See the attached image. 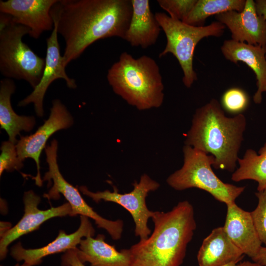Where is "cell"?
Here are the masks:
<instances>
[{
    "mask_svg": "<svg viewBox=\"0 0 266 266\" xmlns=\"http://www.w3.org/2000/svg\"><path fill=\"white\" fill-rule=\"evenodd\" d=\"M132 13L131 0H58L51 14L65 43L64 66L98 40L124 39Z\"/></svg>",
    "mask_w": 266,
    "mask_h": 266,
    "instance_id": "obj_1",
    "label": "cell"
},
{
    "mask_svg": "<svg viewBox=\"0 0 266 266\" xmlns=\"http://www.w3.org/2000/svg\"><path fill=\"white\" fill-rule=\"evenodd\" d=\"M151 219L152 234L129 249L132 266H180L197 227L192 205L183 200L169 211H154Z\"/></svg>",
    "mask_w": 266,
    "mask_h": 266,
    "instance_id": "obj_2",
    "label": "cell"
},
{
    "mask_svg": "<svg viewBox=\"0 0 266 266\" xmlns=\"http://www.w3.org/2000/svg\"><path fill=\"white\" fill-rule=\"evenodd\" d=\"M246 120L243 114L227 117L214 99L196 109L185 145L211 154L213 167L234 172L243 140Z\"/></svg>",
    "mask_w": 266,
    "mask_h": 266,
    "instance_id": "obj_3",
    "label": "cell"
},
{
    "mask_svg": "<svg viewBox=\"0 0 266 266\" xmlns=\"http://www.w3.org/2000/svg\"><path fill=\"white\" fill-rule=\"evenodd\" d=\"M107 79L114 92L140 110L159 107L164 93L160 68L154 59H137L127 52L108 70Z\"/></svg>",
    "mask_w": 266,
    "mask_h": 266,
    "instance_id": "obj_4",
    "label": "cell"
},
{
    "mask_svg": "<svg viewBox=\"0 0 266 266\" xmlns=\"http://www.w3.org/2000/svg\"><path fill=\"white\" fill-rule=\"evenodd\" d=\"M29 33L28 27L0 13V72L7 78L24 80L34 89L41 80L45 61L23 41V36Z\"/></svg>",
    "mask_w": 266,
    "mask_h": 266,
    "instance_id": "obj_5",
    "label": "cell"
},
{
    "mask_svg": "<svg viewBox=\"0 0 266 266\" xmlns=\"http://www.w3.org/2000/svg\"><path fill=\"white\" fill-rule=\"evenodd\" d=\"M183 151V165L168 177V185L178 191L191 188L203 190L226 205L235 202L245 187L224 183L220 179L211 167L215 161L213 156L188 145L184 146Z\"/></svg>",
    "mask_w": 266,
    "mask_h": 266,
    "instance_id": "obj_6",
    "label": "cell"
},
{
    "mask_svg": "<svg viewBox=\"0 0 266 266\" xmlns=\"http://www.w3.org/2000/svg\"><path fill=\"white\" fill-rule=\"evenodd\" d=\"M155 15L166 38V47L159 54V58L172 54L182 69L184 85L190 88L197 80V74L193 68L196 46L204 37L222 36L226 26L218 21L207 26H194L173 19L163 12H157Z\"/></svg>",
    "mask_w": 266,
    "mask_h": 266,
    "instance_id": "obj_7",
    "label": "cell"
},
{
    "mask_svg": "<svg viewBox=\"0 0 266 266\" xmlns=\"http://www.w3.org/2000/svg\"><path fill=\"white\" fill-rule=\"evenodd\" d=\"M57 150L58 142L55 139L45 148L49 169L45 173L43 181H48L50 185L52 180L53 186L43 197L49 200H58L60 194H62L71 206L70 216L80 215L90 218L95 221L98 228L105 230L113 240L119 239L123 233V222L121 220L112 221L104 218L86 203L78 189L68 183L60 172L57 163Z\"/></svg>",
    "mask_w": 266,
    "mask_h": 266,
    "instance_id": "obj_8",
    "label": "cell"
},
{
    "mask_svg": "<svg viewBox=\"0 0 266 266\" xmlns=\"http://www.w3.org/2000/svg\"><path fill=\"white\" fill-rule=\"evenodd\" d=\"M133 186L132 191L125 194L119 193L115 187L112 192L107 190L93 192L85 186H81L79 189L83 194L96 202L102 200L113 202L126 209L130 213L134 222L135 236L139 237L140 240H143L151 234L148 222L154 212L147 207L146 198L149 192L158 189L160 184L147 174H143L139 182H134Z\"/></svg>",
    "mask_w": 266,
    "mask_h": 266,
    "instance_id": "obj_9",
    "label": "cell"
},
{
    "mask_svg": "<svg viewBox=\"0 0 266 266\" xmlns=\"http://www.w3.org/2000/svg\"><path fill=\"white\" fill-rule=\"evenodd\" d=\"M73 123V119L65 105L58 99L52 101L49 118L33 134L21 136L16 144L19 158L33 159L37 167V174L33 178L35 184L41 186L43 180L40 173L39 157L49 137L59 130L66 129Z\"/></svg>",
    "mask_w": 266,
    "mask_h": 266,
    "instance_id": "obj_10",
    "label": "cell"
},
{
    "mask_svg": "<svg viewBox=\"0 0 266 266\" xmlns=\"http://www.w3.org/2000/svg\"><path fill=\"white\" fill-rule=\"evenodd\" d=\"M24 214L21 220L13 227L0 235V258L3 260L8 252V246L20 236L34 231L48 220L56 217L69 215L71 208L69 203L47 210H40L38 205L40 198L33 191L25 192L23 197Z\"/></svg>",
    "mask_w": 266,
    "mask_h": 266,
    "instance_id": "obj_11",
    "label": "cell"
},
{
    "mask_svg": "<svg viewBox=\"0 0 266 266\" xmlns=\"http://www.w3.org/2000/svg\"><path fill=\"white\" fill-rule=\"evenodd\" d=\"M58 33L56 24L54 22L51 34L46 39L45 63L41 80L33 91L19 101L18 104L19 106H24L33 103L37 116L40 117H42L44 114L43 102L45 94L53 81L58 79H63L68 88L75 89L77 87L75 80L67 75L66 67L63 65Z\"/></svg>",
    "mask_w": 266,
    "mask_h": 266,
    "instance_id": "obj_12",
    "label": "cell"
},
{
    "mask_svg": "<svg viewBox=\"0 0 266 266\" xmlns=\"http://www.w3.org/2000/svg\"><path fill=\"white\" fill-rule=\"evenodd\" d=\"M58 0H0V13L10 15L16 24L30 29L29 35L38 39L45 31L53 30L51 10Z\"/></svg>",
    "mask_w": 266,
    "mask_h": 266,
    "instance_id": "obj_13",
    "label": "cell"
},
{
    "mask_svg": "<svg viewBox=\"0 0 266 266\" xmlns=\"http://www.w3.org/2000/svg\"><path fill=\"white\" fill-rule=\"evenodd\" d=\"M215 19L228 28L232 40L266 48V20L257 12L253 0H246L241 12H223Z\"/></svg>",
    "mask_w": 266,
    "mask_h": 266,
    "instance_id": "obj_14",
    "label": "cell"
},
{
    "mask_svg": "<svg viewBox=\"0 0 266 266\" xmlns=\"http://www.w3.org/2000/svg\"><path fill=\"white\" fill-rule=\"evenodd\" d=\"M95 230L89 218L80 216V224L73 233L67 234L60 231L57 237L45 246L36 249H25L18 242L11 249V255L17 261L24 262L31 266L40 264L42 259L48 255L75 249L82 239L95 234Z\"/></svg>",
    "mask_w": 266,
    "mask_h": 266,
    "instance_id": "obj_15",
    "label": "cell"
},
{
    "mask_svg": "<svg viewBox=\"0 0 266 266\" xmlns=\"http://www.w3.org/2000/svg\"><path fill=\"white\" fill-rule=\"evenodd\" d=\"M224 229L233 244L251 259L262 246L250 212L243 210L235 202L227 205Z\"/></svg>",
    "mask_w": 266,
    "mask_h": 266,
    "instance_id": "obj_16",
    "label": "cell"
},
{
    "mask_svg": "<svg viewBox=\"0 0 266 266\" xmlns=\"http://www.w3.org/2000/svg\"><path fill=\"white\" fill-rule=\"evenodd\" d=\"M221 50L227 60L235 64L242 62L253 71L258 88L253 101L261 103L262 94L266 92V48L229 39L224 41Z\"/></svg>",
    "mask_w": 266,
    "mask_h": 266,
    "instance_id": "obj_17",
    "label": "cell"
},
{
    "mask_svg": "<svg viewBox=\"0 0 266 266\" xmlns=\"http://www.w3.org/2000/svg\"><path fill=\"white\" fill-rule=\"evenodd\" d=\"M133 13L124 40L132 46L143 49L157 42L162 30L148 0H131Z\"/></svg>",
    "mask_w": 266,
    "mask_h": 266,
    "instance_id": "obj_18",
    "label": "cell"
},
{
    "mask_svg": "<svg viewBox=\"0 0 266 266\" xmlns=\"http://www.w3.org/2000/svg\"><path fill=\"white\" fill-rule=\"evenodd\" d=\"M244 255L227 234L223 227L214 229L204 239L197 255L199 266H225L237 263Z\"/></svg>",
    "mask_w": 266,
    "mask_h": 266,
    "instance_id": "obj_19",
    "label": "cell"
},
{
    "mask_svg": "<svg viewBox=\"0 0 266 266\" xmlns=\"http://www.w3.org/2000/svg\"><path fill=\"white\" fill-rule=\"evenodd\" d=\"M103 234L96 238L88 236L82 239L76 251L79 260L88 262L91 266H132L129 249L117 251L114 246L104 241Z\"/></svg>",
    "mask_w": 266,
    "mask_h": 266,
    "instance_id": "obj_20",
    "label": "cell"
},
{
    "mask_svg": "<svg viewBox=\"0 0 266 266\" xmlns=\"http://www.w3.org/2000/svg\"><path fill=\"white\" fill-rule=\"evenodd\" d=\"M16 86L11 79L5 78L0 81V125L9 136V141L16 144V137L21 131L30 132L35 124L33 116H20L13 109L11 96L14 93Z\"/></svg>",
    "mask_w": 266,
    "mask_h": 266,
    "instance_id": "obj_21",
    "label": "cell"
},
{
    "mask_svg": "<svg viewBox=\"0 0 266 266\" xmlns=\"http://www.w3.org/2000/svg\"><path fill=\"white\" fill-rule=\"evenodd\" d=\"M237 162L239 166L232 174L233 181L253 180L258 183V191L266 189V142L258 154L248 149L242 158H238Z\"/></svg>",
    "mask_w": 266,
    "mask_h": 266,
    "instance_id": "obj_22",
    "label": "cell"
},
{
    "mask_svg": "<svg viewBox=\"0 0 266 266\" xmlns=\"http://www.w3.org/2000/svg\"><path fill=\"white\" fill-rule=\"evenodd\" d=\"M246 0H197L183 22L194 26H203L206 19L213 15L229 11L241 12Z\"/></svg>",
    "mask_w": 266,
    "mask_h": 266,
    "instance_id": "obj_23",
    "label": "cell"
},
{
    "mask_svg": "<svg viewBox=\"0 0 266 266\" xmlns=\"http://www.w3.org/2000/svg\"><path fill=\"white\" fill-rule=\"evenodd\" d=\"M249 102L247 94L241 89L233 88L226 91L222 98L224 108L231 113H238L244 111Z\"/></svg>",
    "mask_w": 266,
    "mask_h": 266,
    "instance_id": "obj_24",
    "label": "cell"
},
{
    "mask_svg": "<svg viewBox=\"0 0 266 266\" xmlns=\"http://www.w3.org/2000/svg\"><path fill=\"white\" fill-rule=\"evenodd\" d=\"M15 144L10 141L2 142L0 147V175L4 170L11 172L19 170L23 166V161L18 155Z\"/></svg>",
    "mask_w": 266,
    "mask_h": 266,
    "instance_id": "obj_25",
    "label": "cell"
},
{
    "mask_svg": "<svg viewBox=\"0 0 266 266\" xmlns=\"http://www.w3.org/2000/svg\"><path fill=\"white\" fill-rule=\"evenodd\" d=\"M255 195L258 205L250 213L259 238L266 246V189L258 191Z\"/></svg>",
    "mask_w": 266,
    "mask_h": 266,
    "instance_id": "obj_26",
    "label": "cell"
},
{
    "mask_svg": "<svg viewBox=\"0 0 266 266\" xmlns=\"http://www.w3.org/2000/svg\"><path fill=\"white\" fill-rule=\"evenodd\" d=\"M197 0H158L160 6L173 19L182 21L193 9Z\"/></svg>",
    "mask_w": 266,
    "mask_h": 266,
    "instance_id": "obj_27",
    "label": "cell"
},
{
    "mask_svg": "<svg viewBox=\"0 0 266 266\" xmlns=\"http://www.w3.org/2000/svg\"><path fill=\"white\" fill-rule=\"evenodd\" d=\"M75 249H70L66 252L62 257V266H85L78 258Z\"/></svg>",
    "mask_w": 266,
    "mask_h": 266,
    "instance_id": "obj_28",
    "label": "cell"
},
{
    "mask_svg": "<svg viewBox=\"0 0 266 266\" xmlns=\"http://www.w3.org/2000/svg\"><path fill=\"white\" fill-rule=\"evenodd\" d=\"M252 259L254 262L266 266V246H262L257 255Z\"/></svg>",
    "mask_w": 266,
    "mask_h": 266,
    "instance_id": "obj_29",
    "label": "cell"
},
{
    "mask_svg": "<svg viewBox=\"0 0 266 266\" xmlns=\"http://www.w3.org/2000/svg\"><path fill=\"white\" fill-rule=\"evenodd\" d=\"M255 7L258 14L263 16L266 20V0H256Z\"/></svg>",
    "mask_w": 266,
    "mask_h": 266,
    "instance_id": "obj_30",
    "label": "cell"
},
{
    "mask_svg": "<svg viewBox=\"0 0 266 266\" xmlns=\"http://www.w3.org/2000/svg\"><path fill=\"white\" fill-rule=\"evenodd\" d=\"M239 266H264L257 263L251 262L250 261H244L239 264Z\"/></svg>",
    "mask_w": 266,
    "mask_h": 266,
    "instance_id": "obj_31",
    "label": "cell"
},
{
    "mask_svg": "<svg viewBox=\"0 0 266 266\" xmlns=\"http://www.w3.org/2000/svg\"><path fill=\"white\" fill-rule=\"evenodd\" d=\"M225 266H239V264H237L236 263H232Z\"/></svg>",
    "mask_w": 266,
    "mask_h": 266,
    "instance_id": "obj_32",
    "label": "cell"
},
{
    "mask_svg": "<svg viewBox=\"0 0 266 266\" xmlns=\"http://www.w3.org/2000/svg\"><path fill=\"white\" fill-rule=\"evenodd\" d=\"M15 266H31L24 262V263L21 265H20L19 264H17Z\"/></svg>",
    "mask_w": 266,
    "mask_h": 266,
    "instance_id": "obj_33",
    "label": "cell"
},
{
    "mask_svg": "<svg viewBox=\"0 0 266 266\" xmlns=\"http://www.w3.org/2000/svg\"></svg>",
    "mask_w": 266,
    "mask_h": 266,
    "instance_id": "obj_34",
    "label": "cell"
}]
</instances>
